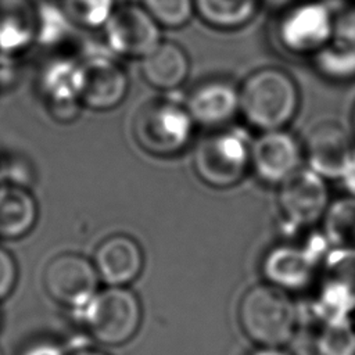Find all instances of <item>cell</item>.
<instances>
[{"label": "cell", "mask_w": 355, "mask_h": 355, "mask_svg": "<svg viewBox=\"0 0 355 355\" xmlns=\"http://www.w3.org/2000/svg\"><path fill=\"white\" fill-rule=\"evenodd\" d=\"M98 275L93 261L78 252H60L49 259L42 273L47 295L65 308L82 309L97 293Z\"/></svg>", "instance_id": "6"}, {"label": "cell", "mask_w": 355, "mask_h": 355, "mask_svg": "<svg viewBox=\"0 0 355 355\" xmlns=\"http://www.w3.org/2000/svg\"><path fill=\"white\" fill-rule=\"evenodd\" d=\"M266 276L280 286H297L311 273V261L305 251L293 245L273 248L265 259Z\"/></svg>", "instance_id": "20"}, {"label": "cell", "mask_w": 355, "mask_h": 355, "mask_svg": "<svg viewBox=\"0 0 355 355\" xmlns=\"http://www.w3.org/2000/svg\"><path fill=\"white\" fill-rule=\"evenodd\" d=\"M279 208L294 226H312L329 208L324 178L308 168H300L280 183Z\"/></svg>", "instance_id": "11"}, {"label": "cell", "mask_w": 355, "mask_h": 355, "mask_svg": "<svg viewBox=\"0 0 355 355\" xmlns=\"http://www.w3.org/2000/svg\"><path fill=\"white\" fill-rule=\"evenodd\" d=\"M193 168L207 186L233 187L250 168V144L234 130H214L197 141Z\"/></svg>", "instance_id": "4"}, {"label": "cell", "mask_w": 355, "mask_h": 355, "mask_svg": "<svg viewBox=\"0 0 355 355\" xmlns=\"http://www.w3.org/2000/svg\"><path fill=\"white\" fill-rule=\"evenodd\" d=\"M19 355H68L58 345L50 341L31 343Z\"/></svg>", "instance_id": "27"}, {"label": "cell", "mask_w": 355, "mask_h": 355, "mask_svg": "<svg viewBox=\"0 0 355 355\" xmlns=\"http://www.w3.org/2000/svg\"><path fill=\"white\" fill-rule=\"evenodd\" d=\"M18 262L14 254L0 244V302L15 288L18 282Z\"/></svg>", "instance_id": "26"}, {"label": "cell", "mask_w": 355, "mask_h": 355, "mask_svg": "<svg viewBox=\"0 0 355 355\" xmlns=\"http://www.w3.org/2000/svg\"><path fill=\"white\" fill-rule=\"evenodd\" d=\"M287 0H262V4L263 3H272V4H283L286 3Z\"/></svg>", "instance_id": "31"}, {"label": "cell", "mask_w": 355, "mask_h": 355, "mask_svg": "<svg viewBox=\"0 0 355 355\" xmlns=\"http://www.w3.org/2000/svg\"><path fill=\"white\" fill-rule=\"evenodd\" d=\"M194 123L220 128L239 112V89L226 80H208L197 85L184 104Z\"/></svg>", "instance_id": "16"}, {"label": "cell", "mask_w": 355, "mask_h": 355, "mask_svg": "<svg viewBox=\"0 0 355 355\" xmlns=\"http://www.w3.org/2000/svg\"><path fill=\"white\" fill-rule=\"evenodd\" d=\"M76 82L82 107L94 111L118 107L126 97L129 87L123 68L118 62L100 55L78 61Z\"/></svg>", "instance_id": "10"}, {"label": "cell", "mask_w": 355, "mask_h": 355, "mask_svg": "<svg viewBox=\"0 0 355 355\" xmlns=\"http://www.w3.org/2000/svg\"><path fill=\"white\" fill-rule=\"evenodd\" d=\"M39 219V202L26 184L0 180V240L26 237Z\"/></svg>", "instance_id": "17"}, {"label": "cell", "mask_w": 355, "mask_h": 355, "mask_svg": "<svg viewBox=\"0 0 355 355\" xmlns=\"http://www.w3.org/2000/svg\"><path fill=\"white\" fill-rule=\"evenodd\" d=\"M262 0H194L196 14L214 29L234 31L247 25Z\"/></svg>", "instance_id": "19"}, {"label": "cell", "mask_w": 355, "mask_h": 355, "mask_svg": "<svg viewBox=\"0 0 355 355\" xmlns=\"http://www.w3.org/2000/svg\"><path fill=\"white\" fill-rule=\"evenodd\" d=\"M78 29L104 28L116 8V0H54Z\"/></svg>", "instance_id": "22"}, {"label": "cell", "mask_w": 355, "mask_h": 355, "mask_svg": "<svg viewBox=\"0 0 355 355\" xmlns=\"http://www.w3.org/2000/svg\"><path fill=\"white\" fill-rule=\"evenodd\" d=\"M93 265L98 277L110 286H125L141 272L144 255L140 244L128 234L105 237L94 250Z\"/></svg>", "instance_id": "15"}, {"label": "cell", "mask_w": 355, "mask_h": 355, "mask_svg": "<svg viewBox=\"0 0 355 355\" xmlns=\"http://www.w3.org/2000/svg\"><path fill=\"white\" fill-rule=\"evenodd\" d=\"M82 309L87 330L105 345L129 341L139 330L141 320L139 298L123 286H110L96 293Z\"/></svg>", "instance_id": "5"}, {"label": "cell", "mask_w": 355, "mask_h": 355, "mask_svg": "<svg viewBox=\"0 0 355 355\" xmlns=\"http://www.w3.org/2000/svg\"><path fill=\"white\" fill-rule=\"evenodd\" d=\"M103 29L108 46L123 57L141 58L161 42V26L141 4L116 6Z\"/></svg>", "instance_id": "9"}, {"label": "cell", "mask_w": 355, "mask_h": 355, "mask_svg": "<svg viewBox=\"0 0 355 355\" xmlns=\"http://www.w3.org/2000/svg\"><path fill=\"white\" fill-rule=\"evenodd\" d=\"M0 355H3V352H1V348H0Z\"/></svg>", "instance_id": "34"}, {"label": "cell", "mask_w": 355, "mask_h": 355, "mask_svg": "<svg viewBox=\"0 0 355 355\" xmlns=\"http://www.w3.org/2000/svg\"><path fill=\"white\" fill-rule=\"evenodd\" d=\"M340 180H341L345 191L348 193V196L355 198V155L351 159V162L348 164V166L345 168V171L343 172Z\"/></svg>", "instance_id": "28"}, {"label": "cell", "mask_w": 355, "mask_h": 355, "mask_svg": "<svg viewBox=\"0 0 355 355\" xmlns=\"http://www.w3.org/2000/svg\"><path fill=\"white\" fill-rule=\"evenodd\" d=\"M78 61L57 55L49 60L36 79V94L47 116L57 123H69L80 112L76 82Z\"/></svg>", "instance_id": "8"}, {"label": "cell", "mask_w": 355, "mask_h": 355, "mask_svg": "<svg viewBox=\"0 0 355 355\" xmlns=\"http://www.w3.org/2000/svg\"><path fill=\"white\" fill-rule=\"evenodd\" d=\"M300 92L295 80L276 67L250 73L239 89V112L244 121L261 130L284 129L297 115Z\"/></svg>", "instance_id": "1"}, {"label": "cell", "mask_w": 355, "mask_h": 355, "mask_svg": "<svg viewBox=\"0 0 355 355\" xmlns=\"http://www.w3.org/2000/svg\"><path fill=\"white\" fill-rule=\"evenodd\" d=\"M243 331L262 347H279L293 336L295 312L290 298L275 284H258L239 304Z\"/></svg>", "instance_id": "2"}, {"label": "cell", "mask_w": 355, "mask_h": 355, "mask_svg": "<svg viewBox=\"0 0 355 355\" xmlns=\"http://www.w3.org/2000/svg\"><path fill=\"white\" fill-rule=\"evenodd\" d=\"M326 239L338 248H355V198L348 196L331 204L323 216Z\"/></svg>", "instance_id": "21"}, {"label": "cell", "mask_w": 355, "mask_h": 355, "mask_svg": "<svg viewBox=\"0 0 355 355\" xmlns=\"http://www.w3.org/2000/svg\"><path fill=\"white\" fill-rule=\"evenodd\" d=\"M336 22L330 7L320 0H306L288 7L277 22L282 46L294 54H312L330 43Z\"/></svg>", "instance_id": "7"}, {"label": "cell", "mask_w": 355, "mask_h": 355, "mask_svg": "<svg viewBox=\"0 0 355 355\" xmlns=\"http://www.w3.org/2000/svg\"><path fill=\"white\" fill-rule=\"evenodd\" d=\"M318 53V64L326 75L338 79L355 75V42L344 39V42L329 43Z\"/></svg>", "instance_id": "23"}, {"label": "cell", "mask_w": 355, "mask_h": 355, "mask_svg": "<svg viewBox=\"0 0 355 355\" xmlns=\"http://www.w3.org/2000/svg\"><path fill=\"white\" fill-rule=\"evenodd\" d=\"M147 12L164 28H182L196 14L194 0H141Z\"/></svg>", "instance_id": "24"}, {"label": "cell", "mask_w": 355, "mask_h": 355, "mask_svg": "<svg viewBox=\"0 0 355 355\" xmlns=\"http://www.w3.org/2000/svg\"><path fill=\"white\" fill-rule=\"evenodd\" d=\"M39 0H0V54L19 60L36 49Z\"/></svg>", "instance_id": "14"}, {"label": "cell", "mask_w": 355, "mask_h": 355, "mask_svg": "<svg viewBox=\"0 0 355 355\" xmlns=\"http://www.w3.org/2000/svg\"><path fill=\"white\" fill-rule=\"evenodd\" d=\"M352 125H354V130H355V107H354V112H352Z\"/></svg>", "instance_id": "32"}, {"label": "cell", "mask_w": 355, "mask_h": 355, "mask_svg": "<svg viewBox=\"0 0 355 355\" xmlns=\"http://www.w3.org/2000/svg\"><path fill=\"white\" fill-rule=\"evenodd\" d=\"M251 355H288L279 349L277 347H262L261 349L254 351Z\"/></svg>", "instance_id": "29"}, {"label": "cell", "mask_w": 355, "mask_h": 355, "mask_svg": "<svg viewBox=\"0 0 355 355\" xmlns=\"http://www.w3.org/2000/svg\"><path fill=\"white\" fill-rule=\"evenodd\" d=\"M324 355H355V331L344 323L333 326L323 338Z\"/></svg>", "instance_id": "25"}, {"label": "cell", "mask_w": 355, "mask_h": 355, "mask_svg": "<svg viewBox=\"0 0 355 355\" xmlns=\"http://www.w3.org/2000/svg\"><path fill=\"white\" fill-rule=\"evenodd\" d=\"M302 155L304 148L290 132H261L250 144V168L262 182L280 184L301 168Z\"/></svg>", "instance_id": "12"}, {"label": "cell", "mask_w": 355, "mask_h": 355, "mask_svg": "<svg viewBox=\"0 0 355 355\" xmlns=\"http://www.w3.org/2000/svg\"><path fill=\"white\" fill-rule=\"evenodd\" d=\"M193 126L194 122L184 105L155 100L136 112L132 132L136 144L144 153L172 157L189 146Z\"/></svg>", "instance_id": "3"}, {"label": "cell", "mask_w": 355, "mask_h": 355, "mask_svg": "<svg viewBox=\"0 0 355 355\" xmlns=\"http://www.w3.org/2000/svg\"><path fill=\"white\" fill-rule=\"evenodd\" d=\"M0 180H1V168H0Z\"/></svg>", "instance_id": "33"}, {"label": "cell", "mask_w": 355, "mask_h": 355, "mask_svg": "<svg viewBox=\"0 0 355 355\" xmlns=\"http://www.w3.org/2000/svg\"><path fill=\"white\" fill-rule=\"evenodd\" d=\"M354 155V140L337 122H322L313 126L306 136L304 157L309 168L324 179H340Z\"/></svg>", "instance_id": "13"}, {"label": "cell", "mask_w": 355, "mask_h": 355, "mask_svg": "<svg viewBox=\"0 0 355 355\" xmlns=\"http://www.w3.org/2000/svg\"><path fill=\"white\" fill-rule=\"evenodd\" d=\"M144 80L159 90H172L184 83L190 72V61L179 44L159 42L150 53L140 58Z\"/></svg>", "instance_id": "18"}, {"label": "cell", "mask_w": 355, "mask_h": 355, "mask_svg": "<svg viewBox=\"0 0 355 355\" xmlns=\"http://www.w3.org/2000/svg\"><path fill=\"white\" fill-rule=\"evenodd\" d=\"M68 355H107V354L100 352V351H94V349H80V351H75V352L68 354Z\"/></svg>", "instance_id": "30"}]
</instances>
